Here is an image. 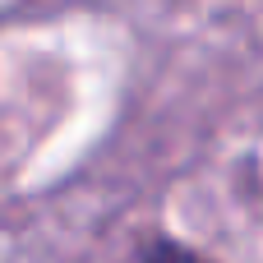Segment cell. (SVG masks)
Listing matches in <instances>:
<instances>
[{"mask_svg": "<svg viewBox=\"0 0 263 263\" xmlns=\"http://www.w3.org/2000/svg\"><path fill=\"white\" fill-rule=\"evenodd\" d=\"M134 263H208V259L194 254L190 245H176V240H148V245L134 254Z\"/></svg>", "mask_w": 263, "mask_h": 263, "instance_id": "6da1fadb", "label": "cell"}]
</instances>
